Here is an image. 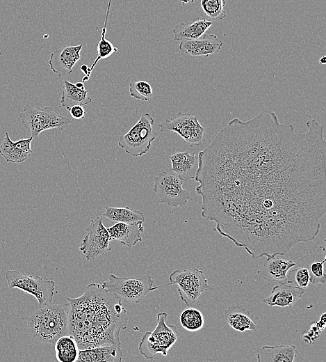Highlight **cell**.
Listing matches in <instances>:
<instances>
[{
	"mask_svg": "<svg viewBox=\"0 0 326 362\" xmlns=\"http://www.w3.org/2000/svg\"><path fill=\"white\" fill-rule=\"evenodd\" d=\"M225 318L228 324L235 331H257L259 325L253 320L250 311L243 306H229L225 312Z\"/></svg>",
	"mask_w": 326,
	"mask_h": 362,
	"instance_id": "cell-24",
	"label": "cell"
},
{
	"mask_svg": "<svg viewBox=\"0 0 326 362\" xmlns=\"http://www.w3.org/2000/svg\"><path fill=\"white\" fill-rule=\"evenodd\" d=\"M321 331L317 326L316 322H313L309 330L302 336V340L307 344H313L320 337Z\"/></svg>",
	"mask_w": 326,
	"mask_h": 362,
	"instance_id": "cell-33",
	"label": "cell"
},
{
	"mask_svg": "<svg viewBox=\"0 0 326 362\" xmlns=\"http://www.w3.org/2000/svg\"><path fill=\"white\" fill-rule=\"evenodd\" d=\"M302 289L291 281L275 285L263 301L269 306L291 307L304 294Z\"/></svg>",
	"mask_w": 326,
	"mask_h": 362,
	"instance_id": "cell-14",
	"label": "cell"
},
{
	"mask_svg": "<svg viewBox=\"0 0 326 362\" xmlns=\"http://www.w3.org/2000/svg\"><path fill=\"white\" fill-rule=\"evenodd\" d=\"M83 45L66 46L54 50L49 59L51 70L59 77L70 74L72 68L81 58V51Z\"/></svg>",
	"mask_w": 326,
	"mask_h": 362,
	"instance_id": "cell-13",
	"label": "cell"
},
{
	"mask_svg": "<svg viewBox=\"0 0 326 362\" xmlns=\"http://www.w3.org/2000/svg\"><path fill=\"white\" fill-rule=\"evenodd\" d=\"M295 132L264 110L234 118L198 153L202 217L254 259L313 240L326 212V141L316 120Z\"/></svg>",
	"mask_w": 326,
	"mask_h": 362,
	"instance_id": "cell-1",
	"label": "cell"
},
{
	"mask_svg": "<svg viewBox=\"0 0 326 362\" xmlns=\"http://www.w3.org/2000/svg\"><path fill=\"white\" fill-rule=\"evenodd\" d=\"M161 132H174L190 146L199 145L205 141L206 128L196 116L179 113L174 117L165 119L159 124Z\"/></svg>",
	"mask_w": 326,
	"mask_h": 362,
	"instance_id": "cell-10",
	"label": "cell"
},
{
	"mask_svg": "<svg viewBox=\"0 0 326 362\" xmlns=\"http://www.w3.org/2000/svg\"><path fill=\"white\" fill-rule=\"evenodd\" d=\"M183 4L191 3H193L194 2V0H179Z\"/></svg>",
	"mask_w": 326,
	"mask_h": 362,
	"instance_id": "cell-38",
	"label": "cell"
},
{
	"mask_svg": "<svg viewBox=\"0 0 326 362\" xmlns=\"http://www.w3.org/2000/svg\"><path fill=\"white\" fill-rule=\"evenodd\" d=\"M179 320L183 328L191 332L200 330L204 324V316L202 312L191 307L181 312Z\"/></svg>",
	"mask_w": 326,
	"mask_h": 362,
	"instance_id": "cell-28",
	"label": "cell"
},
{
	"mask_svg": "<svg viewBox=\"0 0 326 362\" xmlns=\"http://www.w3.org/2000/svg\"><path fill=\"white\" fill-rule=\"evenodd\" d=\"M111 0H108L104 24L101 33V38L97 47V56L95 59L92 65L90 68L88 67L87 74L82 79L83 83L89 79L92 70L94 69V68L100 59L107 58L110 57L113 53L117 52L118 51V49L114 47L113 45L105 38L106 25L111 8Z\"/></svg>",
	"mask_w": 326,
	"mask_h": 362,
	"instance_id": "cell-27",
	"label": "cell"
},
{
	"mask_svg": "<svg viewBox=\"0 0 326 362\" xmlns=\"http://www.w3.org/2000/svg\"><path fill=\"white\" fill-rule=\"evenodd\" d=\"M170 171L184 182L194 179L198 169V155L188 151L177 152L169 156Z\"/></svg>",
	"mask_w": 326,
	"mask_h": 362,
	"instance_id": "cell-19",
	"label": "cell"
},
{
	"mask_svg": "<svg viewBox=\"0 0 326 362\" xmlns=\"http://www.w3.org/2000/svg\"><path fill=\"white\" fill-rule=\"evenodd\" d=\"M225 0H200L202 10L211 21L221 20L226 17Z\"/></svg>",
	"mask_w": 326,
	"mask_h": 362,
	"instance_id": "cell-29",
	"label": "cell"
},
{
	"mask_svg": "<svg viewBox=\"0 0 326 362\" xmlns=\"http://www.w3.org/2000/svg\"><path fill=\"white\" fill-rule=\"evenodd\" d=\"M56 357L59 362H76L79 348L72 335L59 338L54 344Z\"/></svg>",
	"mask_w": 326,
	"mask_h": 362,
	"instance_id": "cell-26",
	"label": "cell"
},
{
	"mask_svg": "<svg viewBox=\"0 0 326 362\" xmlns=\"http://www.w3.org/2000/svg\"><path fill=\"white\" fill-rule=\"evenodd\" d=\"M298 355L295 345H264L258 349V362H293Z\"/></svg>",
	"mask_w": 326,
	"mask_h": 362,
	"instance_id": "cell-22",
	"label": "cell"
},
{
	"mask_svg": "<svg viewBox=\"0 0 326 362\" xmlns=\"http://www.w3.org/2000/svg\"><path fill=\"white\" fill-rule=\"evenodd\" d=\"M33 138L30 136L13 141L8 132L0 144V155L8 163H22L28 159L33 150L31 147Z\"/></svg>",
	"mask_w": 326,
	"mask_h": 362,
	"instance_id": "cell-16",
	"label": "cell"
},
{
	"mask_svg": "<svg viewBox=\"0 0 326 362\" xmlns=\"http://www.w3.org/2000/svg\"><path fill=\"white\" fill-rule=\"evenodd\" d=\"M326 258L324 255L322 261H315L310 265L309 275L311 284H325L326 283V275L324 272V264Z\"/></svg>",
	"mask_w": 326,
	"mask_h": 362,
	"instance_id": "cell-32",
	"label": "cell"
},
{
	"mask_svg": "<svg viewBox=\"0 0 326 362\" xmlns=\"http://www.w3.org/2000/svg\"><path fill=\"white\" fill-rule=\"evenodd\" d=\"M72 117L76 120L83 119L86 114L83 106L74 105L68 109Z\"/></svg>",
	"mask_w": 326,
	"mask_h": 362,
	"instance_id": "cell-34",
	"label": "cell"
},
{
	"mask_svg": "<svg viewBox=\"0 0 326 362\" xmlns=\"http://www.w3.org/2000/svg\"><path fill=\"white\" fill-rule=\"evenodd\" d=\"M103 216L114 223H133L139 221L143 222L145 220L144 214L141 211L133 210L128 207L106 206Z\"/></svg>",
	"mask_w": 326,
	"mask_h": 362,
	"instance_id": "cell-25",
	"label": "cell"
},
{
	"mask_svg": "<svg viewBox=\"0 0 326 362\" xmlns=\"http://www.w3.org/2000/svg\"><path fill=\"white\" fill-rule=\"evenodd\" d=\"M222 41L215 34H204L191 40H181L179 49L193 57H206L218 53L222 48Z\"/></svg>",
	"mask_w": 326,
	"mask_h": 362,
	"instance_id": "cell-15",
	"label": "cell"
},
{
	"mask_svg": "<svg viewBox=\"0 0 326 362\" xmlns=\"http://www.w3.org/2000/svg\"><path fill=\"white\" fill-rule=\"evenodd\" d=\"M316 324L321 331L324 330L326 325L325 313H322L319 320L317 322H316Z\"/></svg>",
	"mask_w": 326,
	"mask_h": 362,
	"instance_id": "cell-35",
	"label": "cell"
},
{
	"mask_svg": "<svg viewBox=\"0 0 326 362\" xmlns=\"http://www.w3.org/2000/svg\"><path fill=\"white\" fill-rule=\"evenodd\" d=\"M169 279L168 284L157 286V289L167 285H177L180 299L187 306L195 304L204 292L213 290L204 272L195 267L176 269L169 275Z\"/></svg>",
	"mask_w": 326,
	"mask_h": 362,
	"instance_id": "cell-7",
	"label": "cell"
},
{
	"mask_svg": "<svg viewBox=\"0 0 326 362\" xmlns=\"http://www.w3.org/2000/svg\"><path fill=\"white\" fill-rule=\"evenodd\" d=\"M153 278L150 275L136 278L110 274L108 280L104 281L101 286L122 301L127 303H139L150 292L157 289V286L153 287Z\"/></svg>",
	"mask_w": 326,
	"mask_h": 362,
	"instance_id": "cell-5",
	"label": "cell"
},
{
	"mask_svg": "<svg viewBox=\"0 0 326 362\" xmlns=\"http://www.w3.org/2000/svg\"><path fill=\"white\" fill-rule=\"evenodd\" d=\"M111 241L115 240L129 248L142 241V221L133 223H115L107 228Z\"/></svg>",
	"mask_w": 326,
	"mask_h": 362,
	"instance_id": "cell-18",
	"label": "cell"
},
{
	"mask_svg": "<svg viewBox=\"0 0 326 362\" xmlns=\"http://www.w3.org/2000/svg\"><path fill=\"white\" fill-rule=\"evenodd\" d=\"M88 65H81V70L82 72L85 74H85H87V72H88Z\"/></svg>",
	"mask_w": 326,
	"mask_h": 362,
	"instance_id": "cell-36",
	"label": "cell"
},
{
	"mask_svg": "<svg viewBox=\"0 0 326 362\" xmlns=\"http://www.w3.org/2000/svg\"><path fill=\"white\" fill-rule=\"evenodd\" d=\"M122 356L120 346H97L79 349L76 362H120Z\"/></svg>",
	"mask_w": 326,
	"mask_h": 362,
	"instance_id": "cell-20",
	"label": "cell"
},
{
	"mask_svg": "<svg viewBox=\"0 0 326 362\" xmlns=\"http://www.w3.org/2000/svg\"><path fill=\"white\" fill-rule=\"evenodd\" d=\"M23 126L33 139L45 130L56 128L64 130L70 123V120L57 113L51 107H32L26 104L19 113Z\"/></svg>",
	"mask_w": 326,
	"mask_h": 362,
	"instance_id": "cell-6",
	"label": "cell"
},
{
	"mask_svg": "<svg viewBox=\"0 0 326 362\" xmlns=\"http://www.w3.org/2000/svg\"><path fill=\"white\" fill-rule=\"evenodd\" d=\"M213 21L196 17L190 22L177 24L173 29L174 40H191L201 38L212 26Z\"/></svg>",
	"mask_w": 326,
	"mask_h": 362,
	"instance_id": "cell-21",
	"label": "cell"
},
{
	"mask_svg": "<svg viewBox=\"0 0 326 362\" xmlns=\"http://www.w3.org/2000/svg\"><path fill=\"white\" fill-rule=\"evenodd\" d=\"M92 99L88 95V90L85 89L83 83L73 84L67 80L63 81L60 106L68 109L74 105L83 106L88 104Z\"/></svg>",
	"mask_w": 326,
	"mask_h": 362,
	"instance_id": "cell-23",
	"label": "cell"
},
{
	"mask_svg": "<svg viewBox=\"0 0 326 362\" xmlns=\"http://www.w3.org/2000/svg\"><path fill=\"white\" fill-rule=\"evenodd\" d=\"M287 281H291L298 287L306 290L310 283L309 269L306 267H301L289 270L287 274Z\"/></svg>",
	"mask_w": 326,
	"mask_h": 362,
	"instance_id": "cell-31",
	"label": "cell"
},
{
	"mask_svg": "<svg viewBox=\"0 0 326 362\" xmlns=\"http://www.w3.org/2000/svg\"><path fill=\"white\" fill-rule=\"evenodd\" d=\"M296 265L292 260L278 257L277 255L267 257L261 268L257 274L268 282L282 283L287 281L288 271Z\"/></svg>",
	"mask_w": 326,
	"mask_h": 362,
	"instance_id": "cell-17",
	"label": "cell"
},
{
	"mask_svg": "<svg viewBox=\"0 0 326 362\" xmlns=\"http://www.w3.org/2000/svg\"><path fill=\"white\" fill-rule=\"evenodd\" d=\"M154 123V120L149 113H143L125 134L120 136L118 146L133 157L146 154L157 136L152 127Z\"/></svg>",
	"mask_w": 326,
	"mask_h": 362,
	"instance_id": "cell-8",
	"label": "cell"
},
{
	"mask_svg": "<svg viewBox=\"0 0 326 362\" xmlns=\"http://www.w3.org/2000/svg\"><path fill=\"white\" fill-rule=\"evenodd\" d=\"M5 278L8 288H17L35 297L40 306L51 302L57 292L54 281L45 280L38 276L26 274L17 270H8Z\"/></svg>",
	"mask_w": 326,
	"mask_h": 362,
	"instance_id": "cell-9",
	"label": "cell"
},
{
	"mask_svg": "<svg viewBox=\"0 0 326 362\" xmlns=\"http://www.w3.org/2000/svg\"><path fill=\"white\" fill-rule=\"evenodd\" d=\"M129 91L131 97L138 100L149 101L154 95L151 85L145 81H131Z\"/></svg>",
	"mask_w": 326,
	"mask_h": 362,
	"instance_id": "cell-30",
	"label": "cell"
},
{
	"mask_svg": "<svg viewBox=\"0 0 326 362\" xmlns=\"http://www.w3.org/2000/svg\"><path fill=\"white\" fill-rule=\"evenodd\" d=\"M168 313L165 311L158 313L156 317V326L153 331H146L138 345L140 353L146 359H152L157 354L163 356L177 340L179 333L173 324H167Z\"/></svg>",
	"mask_w": 326,
	"mask_h": 362,
	"instance_id": "cell-4",
	"label": "cell"
},
{
	"mask_svg": "<svg viewBox=\"0 0 326 362\" xmlns=\"http://www.w3.org/2000/svg\"><path fill=\"white\" fill-rule=\"evenodd\" d=\"M326 63V56H323L320 59H319V63L320 64H325Z\"/></svg>",
	"mask_w": 326,
	"mask_h": 362,
	"instance_id": "cell-37",
	"label": "cell"
},
{
	"mask_svg": "<svg viewBox=\"0 0 326 362\" xmlns=\"http://www.w3.org/2000/svg\"><path fill=\"white\" fill-rule=\"evenodd\" d=\"M67 300L68 334L74 336L79 349L121 346L120 331L127 329L129 318L120 298L99 283H90L81 296Z\"/></svg>",
	"mask_w": 326,
	"mask_h": 362,
	"instance_id": "cell-2",
	"label": "cell"
},
{
	"mask_svg": "<svg viewBox=\"0 0 326 362\" xmlns=\"http://www.w3.org/2000/svg\"><path fill=\"white\" fill-rule=\"evenodd\" d=\"M33 338L54 345L61 336L68 334V309L65 304H47L32 313L27 322Z\"/></svg>",
	"mask_w": 326,
	"mask_h": 362,
	"instance_id": "cell-3",
	"label": "cell"
},
{
	"mask_svg": "<svg viewBox=\"0 0 326 362\" xmlns=\"http://www.w3.org/2000/svg\"><path fill=\"white\" fill-rule=\"evenodd\" d=\"M183 182L173 172H160L154 178V191L160 203L172 207L185 206L190 198V194L183 187Z\"/></svg>",
	"mask_w": 326,
	"mask_h": 362,
	"instance_id": "cell-11",
	"label": "cell"
},
{
	"mask_svg": "<svg viewBox=\"0 0 326 362\" xmlns=\"http://www.w3.org/2000/svg\"><path fill=\"white\" fill-rule=\"evenodd\" d=\"M111 241L107 228L103 224L102 217H97L91 220L86 228V235L79 246V250L88 261H92L111 249Z\"/></svg>",
	"mask_w": 326,
	"mask_h": 362,
	"instance_id": "cell-12",
	"label": "cell"
}]
</instances>
